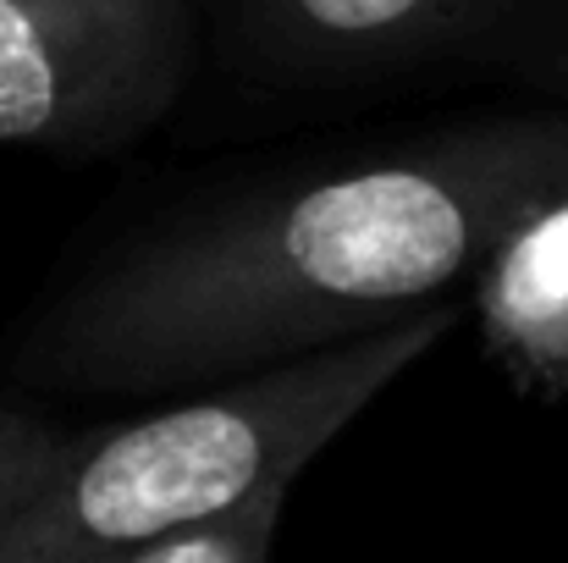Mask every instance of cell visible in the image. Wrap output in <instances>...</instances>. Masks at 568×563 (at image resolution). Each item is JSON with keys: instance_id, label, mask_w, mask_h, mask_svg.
<instances>
[{"instance_id": "cell-4", "label": "cell", "mask_w": 568, "mask_h": 563, "mask_svg": "<svg viewBox=\"0 0 568 563\" xmlns=\"http://www.w3.org/2000/svg\"><path fill=\"white\" fill-rule=\"evenodd\" d=\"M199 44L254 89H354L469 44L491 0H193Z\"/></svg>"}, {"instance_id": "cell-1", "label": "cell", "mask_w": 568, "mask_h": 563, "mask_svg": "<svg viewBox=\"0 0 568 563\" xmlns=\"http://www.w3.org/2000/svg\"><path fill=\"white\" fill-rule=\"evenodd\" d=\"M564 172L558 105L210 193L100 254L33 321L17 371L150 398L348 343L447 299Z\"/></svg>"}, {"instance_id": "cell-3", "label": "cell", "mask_w": 568, "mask_h": 563, "mask_svg": "<svg viewBox=\"0 0 568 563\" xmlns=\"http://www.w3.org/2000/svg\"><path fill=\"white\" fill-rule=\"evenodd\" d=\"M193 0H0V144L122 150L178 105Z\"/></svg>"}, {"instance_id": "cell-6", "label": "cell", "mask_w": 568, "mask_h": 563, "mask_svg": "<svg viewBox=\"0 0 568 563\" xmlns=\"http://www.w3.org/2000/svg\"><path fill=\"white\" fill-rule=\"evenodd\" d=\"M293 486H265L210 520H189L155 542H144L128 563H260L282 525V503Z\"/></svg>"}, {"instance_id": "cell-7", "label": "cell", "mask_w": 568, "mask_h": 563, "mask_svg": "<svg viewBox=\"0 0 568 563\" xmlns=\"http://www.w3.org/2000/svg\"><path fill=\"white\" fill-rule=\"evenodd\" d=\"M67 436L72 431L50 425L44 414L0 403V525L17 520L33 503V492L50 481V470L67 453Z\"/></svg>"}, {"instance_id": "cell-5", "label": "cell", "mask_w": 568, "mask_h": 563, "mask_svg": "<svg viewBox=\"0 0 568 563\" xmlns=\"http://www.w3.org/2000/svg\"><path fill=\"white\" fill-rule=\"evenodd\" d=\"M486 354L530 398H568V172L547 183L475 265Z\"/></svg>"}, {"instance_id": "cell-2", "label": "cell", "mask_w": 568, "mask_h": 563, "mask_svg": "<svg viewBox=\"0 0 568 563\" xmlns=\"http://www.w3.org/2000/svg\"><path fill=\"white\" fill-rule=\"evenodd\" d=\"M458 315V304L436 299L348 343L204 381V392L161 414L72 431L33 503L0 525V563H128L189 520L293 486Z\"/></svg>"}]
</instances>
